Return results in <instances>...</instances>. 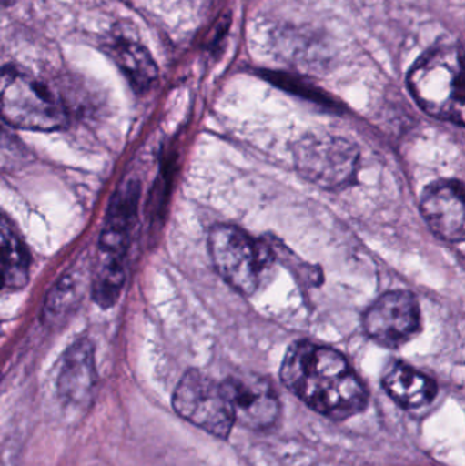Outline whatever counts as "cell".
I'll return each mask as SVG.
<instances>
[{"mask_svg": "<svg viewBox=\"0 0 465 466\" xmlns=\"http://www.w3.org/2000/svg\"><path fill=\"white\" fill-rule=\"evenodd\" d=\"M281 380L308 407L332 420L365 410L368 390L338 350L310 341L295 342L284 356Z\"/></svg>", "mask_w": 465, "mask_h": 466, "instance_id": "cell-1", "label": "cell"}, {"mask_svg": "<svg viewBox=\"0 0 465 466\" xmlns=\"http://www.w3.org/2000/svg\"><path fill=\"white\" fill-rule=\"evenodd\" d=\"M409 87L426 114L464 126L465 84L461 49L442 46L423 55L409 70Z\"/></svg>", "mask_w": 465, "mask_h": 466, "instance_id": "cell-2", "label": "cell"}, {"mask_svg": "<svg viewBox=\"0 0 465 466\" xmlns=\"http://www.w3.org/2000/svg\"><path fill=\"white\" fill-rule=\"evenodd\" d=\"M0 119L21 130L49 133L66 127L67 111L44 82L5 66L0 70Z\"/></svg>", "mask_w": 465, "mask_h": 466, "instance_id": "cell-3", "label": "cell"}, {"mask_svg": "<svg viewBox=\"0 0 465 466\" xmlns=\"http://www.w3.org/2000/svg\"><path fill=\"white\" fill-rule=\"evenodd\" d=\"M209 252L218 274L242 295L256 293L275 268L269 246L234 226H216L210 231Z\"/></svg>", "mask_w": 465, "mask_h": 466, "instance_id": "cell-4", "label": "cell"}, {"mask_svg": "<svg viewBox=\"0 0 465 466\" xmlns=\"http://www.w3.org/2000/svg\"><path fill=\"white\" fill-rule=\"evenodd\" d=\"M294 160L306 180L338 190L354 182L359 152L354 144L339 137L308 136L295 144Z\"/></svg>", "mask_w": 465, "mask_h": 466, "instance_id": "cell-5", "label": "cell"}, {"mask_svg": "<svg viewBox=\"0 0 465 466\" xmlns=\"http://www.w3.org/2000/svg\"><path fill=\"white\" fill-rule=\"evenodd\" d=\"M172 405L180 418L215 437H228L235 424L220 383L197 370L183 375L175 389Z\"/></svg>", "mask_w": 465, "mask_h": 466, "instance_id": "cell-6", "label": "cell"}, {"mask_svg": "<svg viewBox=\"0 0 465 466\" xmlns=\"http://www.w3.org/2000/svg\"><path fill=\"white\" fill-rule=\"evenodd\" d=\"M420 303L407 290L385 293L366 312V331L385 348L403 347L420 334Z\"/></svg>", "mask_w": 465, "mask_h": 466, "instance_id": "cell-7", "label": "cell"}, {"mask_svg": "<svg viewBox=\"0 0 465 466\" xmlns=\"http://www.w3.org/2000/svg\"><path fill=\"white\" fill-rule=\"evenodd\" d=\"M235 423L267 430L278 421L280 401L269 380L256 374H237L220 383Z\"/></svg>", "mask_w": 465, "mask_h": 466, "instance_id": "cell-8", "label": "cell"}, {"mask_svg": "<svg viewBox=\"0 0 465 466\" xmlns=\"http://www.w3.org/2000/svg\"><path fill=\"white\" fill-rule=\"evenodd\" d=\"M423 218L431 231L442 240L461 243L464 240V187L459 180L431 183L420 202Z\"/></svg>", "mask_w": 465, "mask_h": 466, "instance_id": "cell-9", "label": "cell"}, {"mask_svg": "<svg viewBox=\"0 0 465 466\" xmlns=\"http://www.w3.org/2000/svg\"><path fill=\"white\" fill-rule=\"evenodd\" d=\"M97 372L95 350L87 339H79L68 348L57 377V394L63 407L84 412L92 404Z\"/></svg>", "mask_w": 465, "mask_h": 466, "instance_id": "cell-10", "label": "cell"}, {"mask_svg": "<svg viewBox=\"0 0 465 466\" xmlns=\"http://www.w3.org/2000/svg\"><path fill=\"white\" fill-rule=\"evenodd\" d=\"M138 194L136 182L125 183L115 194L100 236L101 254L106 257H125L136 220Z\"/></svg>", "mask_w": 465, "mask_h": 466, "instance_id": "cell-11", "label": "cell"}, {"mask_svg": "<svg viewBox=\"0 0 465 466\" xmlns=\"http://www.w3.org/2000/svg\"><path fill=\"white\" fill-rule=\"evenodd\" d=\"M382 385L390 399L404 410H417L430 404L437 396L436 382L403 361H395L387 367Z\"/></svg>", "mask_w": 465, "mask_h": 466, "instance_id": "cell-12", "label": "cell"}, {"mask_svg": "<svg viewBox=\"0 0 465 466\" xmlns=\"http://www.w3.org/2000/svg\"><path fill=\"white\" fill-rule=\"evenodd\" d=\"M29 254L18 233L0 218V290L18 289L29 281Z\"/></svg>", "mask_w": 465, "mask_h": 466, "instance_id": "cell-13", "label": "cell"}, {"mask_svg": "<svg viewBox=\"0 0 465 466\" xmlns=\"http://www.w3.org/2000/svg\"><path fill=\"white\" fill-rule=\"evenodd\" d=\"M111 55L131 85L139 92L149 89L157 79V65L150 52L141 44L119 38L112 44Z\"/></svg>", "mask_w": 465, "mask_h": 466, "instance_id": "cell-14", "label": "cell"}, {"mask_svg": "<svg viewBox=\"0 0 465 466\" xmlns=\"http://www.w3.org/2000/svg\"><path fill=\"white\" fill-rule=\"evenodd\" d=\"M125 284V270L122 258L106 257L103 255L101 266L93 282V298L98 306L108 309L119 299Z\"/></svg>", "mask_w": 465, "mask_h": 466, "instance_id": "cell-15", "label": "cell"}, {"mask_svg": "<svg viewBox=\"0 0 465 466\" xmlns=\"http://www.w3.org/2000/svg\"><path fill=\"white\" fill-rule=\"evenodd\" d=\"M0 2L5 3V2H8V0H0Z\"/></svg>", "mask_w": 465, "mask_h": 466, "instance_id": "cell-16", "label": "cell"}]
</instances>
